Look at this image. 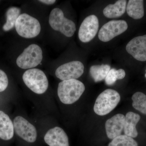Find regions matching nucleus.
I'll return each mask as SVG.
<instances>
[{"label":"nucleus","mask_w":146,"mask_h":146,"mask_svg":"<svg viewBox=\"0 0 146 146\" xmlns=\"http://www.w3.org/2000/svg\"><path fill=\"white\" fill-rule=\"evenodd\" d=\"M56 1L55 0H41L39 1V2L45 4L50 5H52L56 2Z\"/></svg>","instance_id":"nucleus-24"},{"label":"nucleus","mask_w":146,"mask_h":146,"mask_svg":"<svg viewBox=\"0 0 146 146\" xmlns=\"http://www.w3.org/2000/svg\"><path fill=\"white\" fill-rule=\"evenodd\" d=\"M126 3L125 0H119L114 4L107 5L104 9V15L109 18H118L122 16L126 9Z\"/></svg>","instance_id":"nucleus-16"},{"label":"nucleus","mask_w":146,"mask_h":146,"mask_svg":"<svg viewBox=\"0 0 146 146\" xmlns=\"http://www.w3.org/2000/svg\"><path fill=\"white\" fill-rule=\"evenodd\" d=\"M49 23L53 29L60 31L67 37H72L76 31L75 24L64 17L63 11L59 8L54 9L51 11Z\"/></svg>","instance_id":"nucleus-5"},{"label":"nucleus","mask_w":146,"mask_h":146,"mask_svg":"<svg viewBox=\"0 0 146 146\" xmlns=\"http://www.w3.org/2000/svg\"><path fill=\"white\" fill-rule=\"evenodd\" d=\"M132 106L135 109L146 115V96L143 93L137 92L132 97Z\"/></svg>","instance_id":"nucleus-20"},{"label":"nucleus","mask_w":146,"mask_h":146,"mask_svg":"<svg viewBox=\"0 0 146 146\" xmlns=\"http://www.w3.org/2000/svg\"><path fill=\"white\" fill-rule=\"evenodd\" d=\"M108 146H138V144L132 137L120 135L114 138Z\"/></svg>","instance_id":"nucleus-21"},{"label":"nucleus","mask_w":146,"mask_h":146,"mask_svg":"<svg viewBox=\"0 0 146 146\" xmlns=\"http://www.w3.org/2000/svg\"><path fill=\"white\" fill-rule=\"evenodd\" d=\"M44 140L49 146H69L68 135L63 129L58 127L48 131L44 137Z\"/></svg>","instance_id":"nucleus-12"},{"label":"nucleus","mask_w":146,"mask_h":146,"mask_svg":"<svg viewBox=\"0 0 146 146\" xmlns=\"http://www.w3.org/2000/svg\"><path fill=\"white\" fill-rule=\"evenodd\" d=\"M125 120L124 115L118 114L106 121L105 124L106 130L108 138L113 139L121 135L123 129Z\"/></svg>","instance_id":"nucleus-13"},{"label":"nucleus","mask_w":146,"mask_h":146,"mask_svg":"<svg viewBox=\"0 0 146 146\" xmlns=\"http://www.w3.org/2000/svg\"><path fill=\"white\" fill-rule=\"evenodd\" d=\"M144 1L143 0H130L127 6L128 15L135 20L143 18L145 14Z\"/></svg>","instance_id":"nucleus-17"},{"label":"nucleus","mask_w":146,"mask_h":146,"mask_svg":"<svg viewBox=\"0 0 146 146\" xmlns=\"http://www.w3.org/2000/svg\"><path fill=\"white\" fill-rule=\"evenodd\" d=\"M8 79L4 71L0 70V92L4 91L8 85Z\"/></svg>","instance_id":"nucleus-23"},{"label":"nucleus","mask_w":146,"mask_h":146,"mask_svg":"<svg viewBox=\"0 0 146 146\" xmlns=\"http://www.w3.org/2000/svg\"><path fill=\"white\" fill-rule=\"evenodd\" d=\"M13 123L8 115L0 110V138L8 141L14 135Z\"/></svg>","instance_id":"nucleus-14"},{"label":"nucleus","mask_w":146,"mask_h":146,"mask_svg":"<svg viewBox=\"0 0 146 146\" xmlns=\"http://www.w3.org/2000/svg\"><path fill=\"white\" fill-rule=\"evenodd\" d=\"M145 77L146 78V74H145Z\"/></svg>","instance_id":"nucleus-25"},{"label":"nucleus","mask_w":146,"mask_h":146,"mask_svg":"<svg viewBox=\"0 0 146 146\" xmlns=\"http://www.w3.org/2000/svg\"><path fill=\"white\" fill-rule=\"evenodd\" d=\"M13 125L16 134L24 141L30 143L36 141L37 133L36 128L23 117H16L13 120Z\"/></svg>","instance_id":"nucleus-7"},{"label":"nucleus","mask_w":146,"mask_h":146,"mask_svg":"<svg viewBox=\"0 0 146 146\" xmlns=\"http://www.w3.org/2000/svg\"><path fill=\"white\" fill-rule=\"evenodd\" d=\"M110 70V66L108 64L94 65L90 68V74L95 82H99L105 80Z\"/></svg>","instance_id":"nucleus-18"},{"label":"nucleus","mask_w":146,"mask_h":146,"mask_svg":"<svg viewBox=\"0 0 146 146\" xmlns=\"http://www.w3.org/2000/svg\"><path fill=\"white\" fill-rule=\"evenodd\" d=\"M141 119L140 115L132 112H128L125 117L124 132L127 136L132 138L138 136V132L136 126Z\"/></svg>","instance_id":"nucleus-15"},{"label":"nucleus","mask_w":146,"mask_h":146,"mask_svg":"<svg viewBox=\"0 0 146 146\" xmlns=\"http://www.w3.org/2000/svg\"><path fill=\"white\" fill-rule=\"evenodd\" d=\"M120 100L121 97L117 91L106 89L97 98L94 105V112L100 116L107 115L115 109Z\"/></svg>","instance_id":"nucleus-2"},{"label":"nucleus","mask_w":146,"mask_h":146,"mask_svg":"<svg viewBox=\"0 0 146 146\" xmlns=\"http://www.w3.org/2000/svg\"><path fill=\"white\" fill-rule=\"evenodd\" d=\"M85 89L84 84L77 80H64L58 84V96L64 104H72L79 99Z\"/></svg>","instance_id":"nucleus-1"},{"label":"nucleus","mask_w":146,"mask_h":146,"mask_svg":"<svg viewBox=\"0 0 146 146\" xmlns=\"http://www.w3.org/2000/svg\"><path fill=\"white\" fill-rule=\"evenodd\" d=\"M99 27L98 19L94 15L86 17L82 23L78 32L80 40L84 43L90 42L96 35Z\"/></svg>","instance_id":"nucleus-10"},{"label":"nucleus","mask_w":146,"mask_h":146,"mask_svg":"<svg viewBox=\"0 0 146 146\" xmlns=\"http://www.w3.org/2000/svg\"><path fill=\"white\" fill-rule=\"evenodd\" d=\"M21 9L18 7H12L9 8L7 11L6 22L3 27L4 31H7L15 26L16 21L21 14Z\"/></svg>","instance_id":"nucleus-19"},{"label":"nucleus","mask_w":146,"mask_h":146,"mask_svg":"<svg viewBox=\"0 0 146 146\" xmlns=\"http://www.w3.org/2000/svg\"><path fill=\"white\" fill-rule=\"evenodd\" d=\"M43 59V52L38 45L32 44L27 47L17 58L16 64L23 69L35 68L41 63Z\"/></svg>","instance_id":"nucleus-6"},{"label":"nucleus","mask_w":146,"mask_h":146,"mask_svg":"<svg viewBox=\"0 0 146 146\" xmlns=\"http://www.w3.org/2000/svg\"><path fill=\"white\" fill-rule=\"evenodd\" d=\"M23 79L29 89L36 94H44L48 87L46 76L39 69L33 68L27 70L24 73Z\"/></svg>","instance_id":"nucleus-3"},{"label":"nucleus","mask_w":146,"mask_h":146,"mask_svg":"<svg viewBox=\"0 0 146 146\" xmlns=\"http://www.w3.org/2000/svg\"><path fill=\"white\" fill-rule=\"evenodd\" d=\"M125 76V71L123 69L117 70L114 68L110 69L105 79L106 83L108 85H113L118 80L122 79Z\"/></svg>","instance_id":"nucleus-22"},{"label":"nucleus","mask_w":146,"mask_h":146,"mask_svg":"<svg viewBox=\"0 0 146 146\" xmlns=\"http://www.w3.org/2000/svg\"><path fill=\"white\" fill-rule=\"evenodd\" d=\"M127 28V23L123 20L110 21L102 27L99 32L98 37L102 42H109L125 32Z\"/></svg>","instance_id":"nucleus-8"},{"label":"nucleus","mask_w":146,"mask_h":146,"mask_svg":"<svg viewBox=\"0 0 146 146\" xmlns=\"http://www.w3.org/2000/svg\"><path fill=\"white\" fill-rule=\"evenodd\" d=\"M15 28L18 34L25 38L36 37L39 35L41 30L39 21L27 13H23L19 16Z\"/></svg>","instance_id":"nucleus-4"},{"label":"nucleus","mask_w":146,"mask_h":146,"mask_svg":"<svg viewBox=\"0 0 146 146\" xmlns=\"http://www.w3.org/2000/svg\"><path fill=\"white\" fill-rule=\"evenodd\" d=\"M126 49L136 60L146 61V35L131 39L127 45Z\"/></svg>","instance_id":"nucleus-11"},{"label":"nucleus","mask_w":146,"mask_h":146,"mask_svg":"<svg viewBox=\"0 0 146 146\" xmlns=\"http://www.w3.org/2000/svg\"><path fill=\"white\" fill-rule=\"evenodd\" d=\"M84 71L83 63L76 60L60 65L56 70L55 75L62 81L76 79L83 74Z\"/></svg>","instance_id":"nucleus-9"}]
</instances>
